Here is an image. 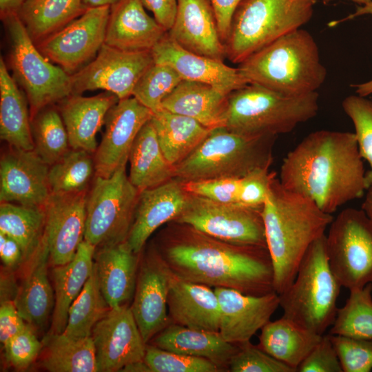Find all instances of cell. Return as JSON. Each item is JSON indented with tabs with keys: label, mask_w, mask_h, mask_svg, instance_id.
<instances>
[{
	"label": "cell",
	"mask_w": 372,
	"mask_h": 372,
	"mask_svg": "<svg viewBox=\"0 0 372 372\" xmlns=\"http://www.w3.org/2000/svg\"><path fill=\"white\" fill-rule=\"evenodd\" d=\"M176 223L177 229L155 248L173 274L189 282L249 296L276 292L267 247L228 243Z\"/></svg>",
	"instance_id": "6da1fadb"
},
{
	"label": "cell",
	"mask_w": 372,
	"mask_h": 372,
	"mask_svg": "<svg viewBox=\"0 0 372 372\" xmlns=\"http://www.w3.org/2000/svg\"><path fill=\"white\" fill-rule=\"evenodd\" d=\"M279 181L331 214L367 189L366 172L354 132L318 130L284 158Z\"/></svg>",
	"instance_id": "7a4b0ae2"
},
{
	"label": "cell",
	"mask_w": 372,
	"mask_h": 372,
	"mask_svg": "<svg viewBox=\"0 0 372 372\" xmlns=\"http://www.w3.org/2000/svg\"><path fill=\"white\" fill-rule=\"evenodd\" d=\"M267 247L279 295L294 280L311 245L325 234L333 218L310 198L285 188L276 178L262 207Z\"/></svg>",
	"instance_id": "3957f363"
},
{
	"label": "cell",
	"mask_w": 372,
	"mask_h": 372,
	"mask_svg": "<svg viewBox=\"0 0 372 372\" xmlns=\"http://www.w3.org/2000/svg\"><path fill=\"white\" fill-rule=\"evenodd\" d=\"M237 68L249 84L291 96L317 92L327 78L314 38L300 28L256 52Z\"/></svg>",
	"instance_id": "277c9868"
},
{
	"label": "cell",
	"mask_w": 372,
	"mask_h": 372,
	"mask_svg": "<svg viewBox=\"0 0 372 372\" xmlns=\"http://www.w3.org/2000/svg\"><path fill=\"white\" fill-rule=\"evenodd\" d=\"M318 110L317 92L291 96L249 83L228 95L225 127L244 136H278L313 118Z\"/></svg>",
	"instance_id": "5b68a950"
},
{
	"label": "cell",
	"mask_w": 372,
	"mask_h": 372,
	"mask_svg": "<svg viewBox=\"0 0 372 372\" xmlns=\"http://www.w3.org/2000/svg\"><path fill=\"white\" fill-rule=\"evenodd\" d=\"M276 137L244 136L225 127L212 129L188 156L174 166V178L183 183L242 178L256 169L269 167Z\"/></svg>",
	"instance_id": "8992f818"
},
{
	"label": "cell",
	"mask_w": 372,
	"mask_h": 372,
	"mask_svg": "<svg viewBox=\"0 0 372 372\" xmlns=\"http://www.w3.org/2000/svg\"><path fill=\"white\" fill-rule=\"evenodd\" d=\"M341 287L329 265L324 234L309 247L294 280L279 294V306L284 317L324 335L335 320Z\"/></svg>",
	"instance_id": "52a82bcc"
},
{
	"label": "cell",
	"mask_w": 372,
	"mask_h": 372,
	"mask_svg": "<svg viewBox=\"0 0 372 372\" xmlns=\"http://www.w3.org/2000/svg\"><path fill=\"white\" fill-rule=\"evenodd\" d=\"M316 0H242L225 43L226 57L240 64L312 17Z\"/></svg>",
	"instance_id": "ba28073f"
},
{
	"label": "cell",
	"mask_w": 372,
	"mask_h": 372,
	"mask_svg": "<svg viewBox=\"0 0 372 372\" xmlns=\"http://www.w3.org/2000/svg\"><path fill=\"white\" fill-rule=\"evenodd\" d=\"M10 44L12 77L24 90L30 119L43 108L72 94L71 75L52 64L37 49L17 13L1 18Z\"/></svg>",
	"instance_id": "9c48e42d"
},
{
	"label": "cell",
	"mask_w": 372,
	"mask_h": 372,
	"mask_svg": "<svg viewBox=\"0 0 372 372\" xmlns=\"http://www.w3.org/2000/svg\"><path fill=\"white\" fill-rule=\"evenodd\" d=\"M125 166L107 178L94 176L87 192L84 240L96 249L126 241L132 228L140 192Z\"/></svg>",
	"instance_id": "30bf717a"
},
{
	"label": "cell",
	"mask_w": 372,
	"mask_h": 372,
	"mask_svg": "<svg viewBox=\"0 0 372 372\" xmlns=\"http://www.w3.org/2000/svg\"><path fill=\"white\" fill-rule=\"evenodd\" d=\"M326 250L342 287L351 290L372 283V221L362 209H344L333 219Z\"/></svg>",
	"instance_id": "8fae6325"
},
{
	"label": "cell",
	"mask_w": 372,
	"mask_h": 372,
	"mask_svg": "<svg viewBox=\"0 0 372 372\" xmlns=\"http://www.w3.org/2000/svg\"><path fill=\"white\" fill-rule=\"evenodd\" d=\"M173 221L228 243L267 247L262 209L220 203L189 194L185 208Z\"/></svg>",
	"instance_id": "7c38bea8"
},
{
	"label": "cell",
	"mask_w": 372,
	"mask_h": 372,
	"mask_svg": "<svg viewBox=\"0 0 372 372\" xmlns=\"http://www.w3.org/2000/svg\"><path fill=\"white\" fill-rule=\"evenodd\" d=\"M154 63L151 51H123L104 43L95 58L71 74L72 94L103 90L119 99L132 96L138 81Z\"/></svg>",
	"instance_id": "4fadbf2b"
},
{
	"label": "cell",
	"mask_w": 372,
	"mask_h": 372,
	"mask_svg": "<svg viewBox=\"0 0 372 372\" xmlns=\"http://www.w3.org/2000/svg\"><path fill=\"white\" fill-rule=\"evenodd\" d=\"M110 11V6L88 8L35 45L45 58L71 75L95 58L105 43Z\"/></svg>",
	"instance_id": "5bb4252c"
},
{
	"label": "cell",
	"mask_w": 372,
	"mask_h": 372,
	"mask_svg": "<svg viewBox=\"0 0 372 372\" xmlns=\"http://www.w3.org/2000/svg\"><path fill=\"white\" fill-rule=\"evenodd\" d=\"M93 340L98 372L121 371L144 360V342L130 306L112 308L94 326Z\"/></svg>",
	"instance_id": "9a60e30c"
},
{
	"label": "cell",
	"mask_w": 372,
	"mask_h": 372,
	"mask_svg": "<svg viewBox=\"0 0 372 372\" xmlns=\"http://www.w3.org/2000/svg\"><path fill=\"white\" fill-rule=\"evenodd\" d=\"M153 112L135 97L119 101L107 112L105 131L94 153L95 176L107 178L126 165L134 141Z\"/></svg>",
	"instance_id": "2e32d148"
},
{
	"label": "cell",
	"mask_w": 372,
	"mask_h": 372,
	"mask_svg": "<svg viewBox=\"0 0 372 372\" xmlns=\"http://www.w3.org/2000/svg\"><path fill=\"white\" fill-rule=\"evenodd\" d=\"M170 271L155 248L139 261L131 310L144 342L171 323L167 309Z\"/></svg>",
	"instance_id": "e0dca14e"
},
{
	"label": "cell",
	"mask_w": 372,
	"mask_h": 372,
	"mask_svg": "<svg viewBox=\"0 0 372 372\" xmlns=\"http://www.w3.org/2000/svg\"><path fill=\"white\" fill-rule=\"evenodd\" d=\"M87 192L51 194L44 206L43 240L54 266L71 261L84 240Z\"/></svg>",
	"instance_id": "ac0fdd59"
},
{
	"label": "cell",
	"mask_w": 372,
	"mask_h": 372,
	"mask_svg": "<svg viewBox=\"0 0 372 372\" xmlns=\"http://www.w3.org/2000/svg\"><path fill=\"white\" fill-rule=\"evenodd\" d=\"M49 169L34 150L10 147L0 160V202L44 207L51 194Z\"/></svg>",
	"instance_id": "d6986e66"
},
{
	"label": "cell",
	"mask_w": 372,
	"mask_h": 372,
	"mask_svg": "<svg viewBox=\"0 0 372 372\" xmlns=\"http://www.w3.org/2000/svg\"><path fill=\"white\" fill-rule=\"evenodd\" d=\"M220 306L219 333L228 342L240 344L267 323L280 304L276 292L249 296L238 291L214 288Z\"/></svg>",
	"instance_id": "ffe728a7"
},
{
	"label": "cell",
	"mask_w": 372,
	"mask_h": 372,
	"mask_svg": "<svg viewBox=\"0 0 372 372\" xmlns=\"http://www.w3.org/2000/svg\"><path fill=\"white\" fill-rule=\"evenodd\" d=\"M151 52L154 63L170 66L183 80L208 84L227 94L249 84L238 68L183 48L168 32Z\"/></svg>",
	"instance_id": "44dd1931"
},
{
	"label": "cell",
	"mask_w": 372,
	"mask_h": 372,
	"mask_svg": "<svg viewBox=\"0 0 372 372\" xmlns=\"http://www.w3.org/2000/svg\"><path fill=\"white\" fill-rule=\"evenodd\" d=\"M189 194L174 178L139 193L134 219L127 242L140 254L146 241L160 226L174 220L185 208Z\"/></svg>",
	"instance_id": "7402d4cb"
},
{
	"label": "cell",
	"mask_w": 372,
	"mask_h": 372,
	"mask_svg": "<svg viewBox=\"0 0 372 372\" xmlns=\"http://www.w3.org/2000/svg\"><path fill=\"white\" fill-rule=\"evenodd\" d=\"M168 34L192 52L221 61L227 58L210 0H178L175 19Z\"/></svg>",
	"instance_id": "603a6c76"
},
{
	"label": "cell",
	"mask_w": 372,
	"mask_h": 372,
	"mask_svg": "<svg viewBox=\"0 0 372 372\" xmlns=\"http://www.w3.org/2000/svg\"><path fill=\"white\" fill-rule=\"evenodd\" d=\"M145 8L141 0H118L112 4L105 43L123 51H151L168 31Z\"/></svg>",
	"instance_id": "cb8c5ba5"
},
{
	"label": "cell",
	"mask_w": 372,
	"mask_h": 372,
	"mask_svg": "<svg viewBox=\"0 0 372 372\" xmlns=\"http://www.w3.org/2000/svg\"><path fill=\"white\" fill-rule=\"evenodd\" d=\"M167 309L171 323L194 329L219 331L220 306L214 290L184 280L171 271Z\"/></svg>",
	"instance_id": "d4e9b609"
},
{
	"label": "cell",
	"mask_w": 372,
	"mask_h": 372,
	"mask_svg": "<svg viewBox=\"0 0 372 372\" xmlns=\"http://www.w3.org/2000/svg\"><path fill=\"white\" fill-rule=\"evenodd\" d=\"M119 99L108 92L94 96L71 94L59 103L70 146L94 154L96 134L104 125L106 114Z\"/></svg>",
	"instance_id": "484cf974"
},
{
	"label": "cell",
	"mask_w": 372,
	"mask_h": 372,
	"mask_svg": "<svg viewBox=\"0 0 372 372\" xmlns=\"http://www.w3.org/2000/svg\"><path fill=\"white\" fill-rule=\"evenodd\" d=\"M139 255L127 240L96 249L94 258L100 288L110 309L129 304L133 299Z\"/></svg>",
	"instance_id": "4316f807"
},
{
	"label": "cell",
	"mask_w": 372,
	"mask_h": 372,
	"mask_svg": "<svg viewBox=\"0 0 372 372\" xmlns=\"http://www.w3.org/2000/svg\"><path fill=\"white\" fill-rule=\"evenodd\" d=\"M147 344L164 350L207 359L228 371L239 345L227 342L219 331L188 328L169 323Z\"/></svg>",
	"instance_id": "83f0119b"
},
{
	"label": "cell",
	"mask_w": 372,
	"mask_h": 372,
	"mask_svg": "<svg viewBox=\"0 0 372 372\" xmlns=\"http://www.w3.org/2000/svg\"><path fill=\"white\" fill-rule=\"evenodd\" d=\"M228 95L208 84L182 80L163 100L162 107L212 130L225 126Z\"/></svg>",
	"instance_id": "f1b7e54d"
},
{
	"label": "cell",
	"mask_w": 372,
	"mask_h": 372,
	"mask_svg": "<svg viewBox=\"0 0 372 372\" xmlns=\"http://www.w3.org/2000/svg\"><path fill=\"white\" fill-rule=\"evenodd\" d=\"M31 257V265L14 302L25 322L35 329L45 324L54 307V292L47 273L49 252L43 238Z\"/></svg>",
	"instance_id": "f546056e"
},
{
	"label": "cell",
	"mask_w": 372,
	"mask_h": 372,
	"mask_svg": "<svg viewBox=\"0 0 372 372\" xmlns=\"http://www.w3.org/2000/svg\"><path fill=\"white\" fill-rule=\"evenodd\" d=\"M95 251L94 246L83 240L71 261L53 268L54 307L50 333L63 332L69 309L92 272Z\"/></svg>",
	"instance_id": "4dcf8cb0"
},
{
	"label": "cell",
	"mask_w": 372,
	"mask_h": 372,
	"mask_svg": "<svg viewBox=\"0 0 372 372\" xmlns=\"http://www.w3.org/2000/svg\"><path fill=\"white\" fill-rule=\"evenodd\" d=\"M28 99L0 59V138L10 147L34 150Z\"/></svg>",
	"instance_id": "1f68e13d"
},
{
	"label": "cell",
	"mask_w": 372,
	"mask_h": 372,
	"mask_svg": "<svg viewBox=\"0 0 372 372\" xmlns=\"http://www.w3.org/2000/svg\"><path fill=\"white\" fill-rule=\"evenodd\" d=\"M260 330L258 346L295 372L322 336L283 316L275 321L269 320Z\"/></svg>",
	"instance_id": "d6a6232c"
},
{
	"label": "cell",
	"mask_w": 372,
	"mask_h": 372,
	"mask_svg": "<svg viewBox=\"0 0 372 372\" xmlns=\"http://www.w3.org/2000/svg\"><path fill=\"white\" fill-rule=\"evenodd\" d=\"M128 160L129 179L139 192L174 178V166L165 157L151 120L137 134Z\"/></svg>",
	"instance_id": "836d02e7"
},
{
	"label": "cell",
	"mask_w": 372,
	"mask_h": 372,
	"mask_svg": "<svg viewBox=\"0 0 372 372\" xmlns=\"http://www.w3.org/2000/svg\"><path fill=\"white\" fill-rule=\"evenodd\" d=\"M151 122L162 152L173 166L188 156L211 130L192 118L163 108L153 114Z\"/></svg>",
	"instance_id": "e575fe53"
},
{
	"label": "cell",
	"mask_w": 372,
	"mask_h": 372,
	"mask_svg": "<svg viewBox=\"0 0 372 372\" xmlns=\"http://www.w3.org/2000/svg\"><path fill=\"white\" fill-rule=\"evenodd\" d=\"M82 0H25L17 12L35 44L82 15Z\"/></svg>",
	"instance_id": "d590c367"
},
{
	"label": "cell",
	"mask_w": 372,
	"mask_h": 372,
	"mask_svg": "<svg viewBox=\"0 0 372 372\" xmlns=\"http://www.w3.org/2000/svg\"><path fill=\"white\" fill-rule=\"evenodd\" d=\"M42 343L41 364L48 371L98 372L91 336L76 339L63 333H49Z\"/></svg>",
	"instance_id": "8d00e7d4"
},
{
	"label": "cell",
	"mask_w": 372,
	"mask_h": 372,
	"mask_svg": "<svg viewBox=\"0 0 372 372\" xmlns=\"http://www.w3.org/2000/svg\"><path fill=\"white\" fill-rule=\"evenodd\" d=\"M45 223L44 207H28L8 202L0 204V233L19 243L24 258L31 257L39 246Z\"/></svg>",
	"instance_id": "74e56055"
},
{
	"label": "cell",
	"mask_w": 372,
	"mask_h": 372,
	"mask_svg": "<svg viewBox=\"0 0 372 372\" xmlns=\"http://www.w3.org/2000/svg\"><path fill=\"white\" fill-rule=\"evenodd\" d=\"M110 309L101 293L94 263L90 278L69 309L68 322L63 333L76 339L91 336L94 326Z\"/></svg>",
	"instance_id": "f35d334b"
},
{
	"label": "cell",
	"mask_w": 372,
	"mask_h": 372,
	"mask_svg": "<svg viewBox=\"0 0 372 372\" xmlns=\"http://www.w3.org/2000/svg\"><path fill=\"white\" fill-rule=\"evenodd\" d=\"M93 154L83 149L70 148L50 166L48 183L51 194H72L88 191L95 176Z\"/></svg>",
	"instance_id": "ab89813d"
},
{
	"label": "cell",
	"mask_w": 372,
	"mask_h": 372,
	"mask_svg": "<svg viewBox=\"0 0 372 372\" xmlns=\"http://www.w3.org/2000/svg\"><path fill=\"white\" fill-rule=\"evenodd\" d=\"M343 307L338 308L329 329L331 335L372 339V283L351 289Z\"/></svg>",
	"instance_id": "60d3db41"
},
{
	"label": "cell",
	"mask_w": 372,
	"mask_h": 372,
	"mask_svg": "<svg viewBox=\"0 0 372 372\" xmlns=\"http://www.w3.org/2000/svg\"><path fill=\"white\" fill-rule=\"evenodd\" d=\"M53 105L43 108L31 119L34 151L50 166L71 148L61 114Z\"/></svg>",
	"instance_id": "b9f144b4"
},
{
	"label": "cell",
	"mask_w": 372,
	"mask_h": 372,
	"mask_svg": "<svg viewBox=\"0 0 372 372\" xmlns=\"http://www.w3.org/2000/svg\"><path fill=\"white\" fill-rule=\"evenodd\" d=\"M182 80L170 66L154 63L138 81L132 96L154 114L163 109V100Z\"/></svg>",
	"instance_id": "7bdbcfd3"
},
{
	"label": "cell",
	"mask_w": 372,
	"mask_h": 372,
	"mask_svg": "<svg viewBox=\"0 0 372 372\" xmlns=\"http://www.w3.org/2000/svg\"><path fill=\"white\" fill-rule=\"evenodd\" d=\"M342 106L353 123L360 154L370 165L366 172L368 188L372 185V101L358 94L351 95L344 99Z\"/></svg>",
	"instance_id": "ee69618b"
},
{
	"label": "cell",
	"mask_w": 372,
	"mask_h": 372,
	"mask_svg": "<svg viewBox=\"0 0 372 372\" xmlns=\"http://www.w3.org/2000/svg\"><path fill=\"white\" fill-rule=\"evenodd\" d=\"M144 361L151 372H220L210 360L146 344Z\"/></svg>",
	"instance_id": "f6af8a7d"
},
{
	"label": "cell",
	"mask_w": 372,
	"mask_h": 372,
	"mask_svg": "<svg viewBox=\"0 0 372 372\" xmlns=\"http://www.w3.org/2000/svg\"><path fill=\"white\" fill-rule=\"evenodd\" d=\"M329 335L342 372H369L372 370V339Z\"/></svg>",
	"instance_id": "bcb514c9"
},
{
	"label": "cell",
	"mask_w": 372,
	"mask_h": 372,
	"mask_svg": "<svg viewBox=\"0 0 372 372\" xmlns=\"http://www.w3.org/2000/svg\"><path fill=\"white\" fill-rule=\"evenodd\" d=\"M239 347L229 364L231 372H295L250 341L238 344Z\"/></svg>",
	"instance_id": "7dc6e473"
},
{
	"label": "cell",
	"mask_w": 372,
	"mask_h": 372,
	"mask_svg": "<svg viewBox=\"0 0 372 372\" xmlns=\"http://www.w3.org/2000/svg\"><path fill=\"white\" fill-rule=\"evenodd\" d=\"M8 363L21 370L26 369L38 357L43 347L34 333V329L28 324L20 333L10 338L3 346Z\"/></svg>",
	"instance_id": "c3c4849f"
},
{
	"label": "cell",
	"mask_w": 372,
	"mask_h": 372,
	"mask_svg": "<svg viewBox=\"0 0 372 372\" xmlns=\"http://www.w3.org/2000/svg\"><path fill=\"white\" fill-rule=\"evenodd\" d=\"M240 178H218L184 182L185 190L193 195L225 204H238Z\"/></svg>",
	"instance_id": "681fc988"
},
{
	"label": "cell",
	"mask_w": 372,
	"mask_h": 372,
	"mask_svg": "<svg viewBox=\"0 0 372 372\" xmlns=\"http://www.w3.org/2000/svg\"><path fill=\"white\" fill-rule=\"evenodd\" d=\"M269 167L256 169L240 178L238 204L262 209L276 174Z\"/></svg>",
	"instance_id": "f907efd6"
},
{
	"label": "cell",
	"mask_w": 372,
	"mask_h": 372,
	"mask_svg": "<svg viewBox=\"0 0 372 372\" xmlns=\"http://www.w3.org/2000/svg\"><path fill=\"white\" fill-rule=\"evenodd\" d=\"M297 371L342 372L329 334L322 335L320 340L298 366Z\"/></svg>",
	"instance_id": "816d5d0a"
},
{
	"label": "cell",
	"mask_w": 372,
	"mask_h": 372,
	"mask_svg": "<svg viewBox=\"0 0 372 372\" xmlns=\"http://www.w3.org/2000/svg\"><path fill=\"white\" fill-rule=\"evenodd\" d=\"M27 323L18 311L14 300L1 301L0 307V341L3 346L10 338L20 333Z\"/></svg>",
	"instance_id": "f5cc1de1"
},
{
	"label": "cell",
	"mask_w": 372,
	"mask_h": 372,
	"mask_svg": "<svg viewBox=\"0 0 372 372\" xmlns=\"http://www.w3.org/2000/svg\"><path fill=\"white\" fill-rule=\"evenodd\" d=\"M145 8L151 11L157 22L169 31L174 23L178 0H141Z\"/></svg>",
	"instance_id": "db71d44e"
},
{
	"label": "cell",
	"mask_w": 372,
	"mask_h": 372,
	"mask_svg": "<svg viewBox=\"0 0 372 372\" xmlns=\"http://www.w3.org/2000/svg\"><path fill=\"white\" fill-rule=\"evenodd\" d=\"M216 17L218 32L225 44L229 32L233 14L242 0H210Z\"/></svg>",
	"instance_id": "11a10c76"
},
{
	"label": "cell",
	"mask_w": 372,
	"mask_h": 372,
	"mask_svg": "<svg viewBox=\"0 0 372 372\" xmlns=\"http://www.w3.org/2000/svg\"><path fill=\"white\" fill-rule=\"evenodd\" d=\"M0 257L3 265L8 267L17 266L24 258L19 243L2 233H0Z\"/></svg>",
	"instance_id": "9f6ffc18"
},
{
	"label": "cell",
	"mask_w": 372,
	"mask_h": 372,
	"mask_svg": "<svg viewBox=\"0 0 372 372\" xmlns=\"http://www.w3.org/2000/svg\"><path fill=\"white\" fill-rule=\"evenodd\" d=\"M364 14L372 15V0L365 5L358 6L354 13L349 14L344 19L333 21L331 23V25H335L342 21L353 19L355 17ZM351 86L355 88L356 94L359 96L366 97L370 94H372V79L364 83L353 84L351 85Z\"/></svg>",
	"instance_id": "6f0895ef"
},
{
	"label": "cell",
	"mask_w": 372,
	"mask_h": 372,
	"mask_svg": "<svg viewBox=\"0 0 372 372\" xmlns=\"http://www.w3.org/2000/svg\"><path fill=\"white\" fill-rule=\"evenodd\" d=\"M25 0H0V17L17 13Z\"/></svg>",
	"instance_id": "680465c9"
},
{
	"label": "cell",
	"mask_w": 372,
	"mask_h": 372,
	"mask_svg": "<svg viewBox=\"0 0 372 372\" xmlns=\"http://www.w3.org/2000/svg\"><path fill=\"white\" fill-rule=\"evenodd\" d=\"M372 221V185L366 189L364 200L361 208Z\"/></svg>",
	"instance_id": "91938a15"
},
{
	"label": "cell",
	"mask_w": 372,
	"mask_h": 372,
	"mask_svg": "<svg viewBox=\"0 0 372 372\" xmlns=\"http://www.w3.org/2000/svg\"><path fill=\"white\" fill-rule=\"evenodd\" d=\"M121 371L125 372H151L144 360L136 362L125 366Z\"/></svg>",
	"instance_id": "94428289"
},
{
	"label": "cell",
	"mask_w": 372,
	"mask_h": 372,
	"mask_svg": "<svg viewBox=\"0 0 372 372\" xmlns=\"http://www.w3.org/2000/svg\"><path fill=\"white\" fill-rule=\"evenodd\" d=\"M118 0H82L83 4L86 9L105 6H111Z\"/></svg>",
	"instance_id": "6125c7cd"
},
{
	"label": "cell",
	"mask_w": 372,
	"mask_h": 372,
	"mask_svg": "<svg viewBox=\"0 0 372 372\" xmlns=\"http://www.w3.org/2000/svg\"><path fill=\"white\" fill-rule=\"evenodd\" d=\"M317 1V0H316ZM324 3H327V2H329L332 0H322ZM350 1H352L355 3H357L358 4H360V6H363V5H365L367 3L370 2L371 0H350Z\"/></svg>",
	"instance_id": "be15d7a7"
},
{
	"label": "cell",
	"mask_w": 372,
	"mask_h": 372,
	"mask_svg": "<svg viewBox=\"0 0 372 372\" xmlns=\"http://www.w3.org/2000/svg\"><path fill=\"white\" fill-rule=\"evenodd\" d=\"M371 101H372V99H371Z\"/></svg>",
	"instance_id": "e7e4bbea"
}]
</instances>
